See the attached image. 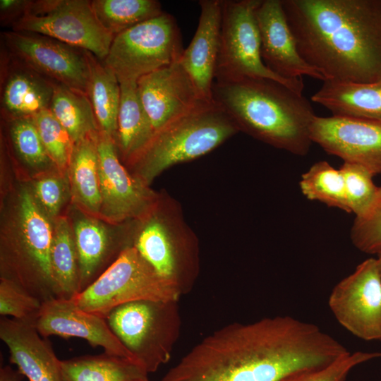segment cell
I'll list each match as a JSON object with an SVG mask.
<instances>
[{
	"label": "cell",
	"mask_w": 381,
	"mask_h": 381,
	"mask_svg": "<svg viewBox=\"0 0 381 381\" xmlns=\"http://www.w3.org/2000/svg\"><path fill=\"white\" fill-rule=\"evenodd\" d=\"M350 237L353 246L363 253L377 254L381 251V186L373 211L365 218H355Z\"/></svg>",
	"instance_id": "8d00e7d4"
},
{
	"label": "cell",
	"mask_w": 381,
	"mask_h": 381,
	"mask_svg": "<svg viewBox=\"0 0 381 381\" xmlns=\"http://www.w3.org/2000/svg\"><path fill=\"white\" fill-rule=\"evenodd\" d=\"M178 301H133L115 308L106 318L115 336L147 373L169 361L179 338Z\"/></svg>",
	"instance_id": "5b68a950"
},
{
	"label": "cell",
	"mask_w": 381,
	"mask_h": 381,
	"mask_svg": "<svg viewBox=\"0 0 381 381\" xmlns=\"http://www.w3.org/2000/svg\"><path fill=\"white\" fill-rule=\"evenodd\" d=\"M32 195L47 216L56 217L65 200L66 183L59 176L40 178L34 183Z\"/></svg>",
	"instance_id": "74e56055"
},
{
	"label": "cell",
	"mask_w": 381,
	"mask_h": 381,
	"mask_svg": "<svg viewBox=\"0 0 381 381\" xmlns=\"http://www.w3.org/2000/svg\"><path fill=\"white\" fill-rule=\"evenodd\" d=\"M42 302L16 283L5 279L0 280V315L35 323Z\"/></svg>",
	"instance_id": "e575fe53"
},
{
	"label": "cell",
	"mask_w": 381,
	"mask_h": 381,
	"mask_svg": "<svg viewBox=\"0 0 381 381\" xmlns=\"http://www.w3.org/2000/svg\"><path fill=\"white\" fill-rule=\"evenodd\" d=\"M121 102L115 143L122 157L130 162L155 135L152 123L140 101L137 83H119Z\"/></svg>",
	"instance_id": "d4e9b609"
},
{
	"label": "cell",
	"mask_w": 381,
	"mask_h": 381,
	"mask_svg": "<svg viewBox=\"0 0 381 381\" xmlns=\"http://www.w3.org/2000/svg\"><path fill=\"white\" fill-rule=\"evenodd\" d=\"M1 49L42 76L87 95L86 50L46 35L21 31L1 34Z\"/></svg>",
	"instance_id": "8fae6325"
},
{
	"label": "cell",
	"mask_w": 381,
	"mask_h": 381,
	"mask_svg": "<svg viewBox=\"0 0 381 381\" xmlns=\"http://www.w3.org/2000/svg\"><path fill=\"white\" fill-rule=\"evenodd\" d=\"M97 143L102 196L100 215L113 222L144 217L155 203V193L121 164L113 138L99 131Z\"/></svg>",
	"instance_id": "4fadbf2b"
},
{
	"label": "cell",
	"mask_w": 381,
	"mask_h": 381,
	"mask_svg": "<svg viewBox=\"0 0 381 381\" xmlns=\"http://www.w3.org/2000/svg\"><path fill=\"white\" fill-rule=\"evenodd\" d=\"M146 381H150L149 380H146Z\"/></svg>",
	"instance_id": "b9f144b4"
},
{
	"label": "cell",
	"mask_w": 381,
	"mask_h": 381,
	"mask_svg": "<svg viewBox=\"0 0 381 381\" xmlns=\"http://www.w3.org/2000/svg\"><path fill=\"white\" fill-rule=\"evenodd\" d=\"M376 263L380 274L381 275V251L377 254Z\"/></svg>",
	"instance_id": "60d3db41"
},
{
	"label": "cell",
	"mask_w": 381,
	"mask_h": 381,
	"mask_svg": "<svg viewBox=\"0 0 381 381\" xmlns=\"http://www.w3.org/2000/svg\"><path fill=\"white\" fill-rule=\"evenodd\" d=\"M178 289L159 277L134 246L73 301L82 310L106 319L115 308L137 301H179Z\"/></svg>",
	"instance_id": "52a82bcc"
},
{
	"label": "cell",
	"mask_w": 381,
	"mask_h": 381,
	"mask_svg": "<svg viewBox=\"0 0 381 381\" xmlns=\"http://www.w3.org/2000/svg\"><path fill=\"white\" fill-rule=\"evenodd\" d=\"M282 3L300 55L325 80L381 79V0Z\"/></svg>",
	"instance_id": "7a4b0ae2"
},
{
	"label": "cell",
	"mask_w": 381,
	"mask_h": 381,
	"mask_svg": "<svg viewBox=\"0 0 381 381\" xmlns=\"http://www.w3.org/2000/svg\"><path fill=\"white\" fill-rule=\"evenodd\" d=\"M133 246L157 274L173 284L181 296L190 292L195 276L190 257L162 220L153 217L147 221L135 237Z\"/></svg>",
	"instance_id": "ffe728a7"
},
{
	"label": "cell",
	"mask_w": 381,
	"mask_h": 381,
	"mask_svg": "<svg viewBox=\"0 0 381 381\" xmlns=\"http://www.w3.org/2000/svg\"><path fill=\"white\" fill-rule=\"evenodd\" d=\"M49 110L74 143L99 130L87 95L62 84L55 85Z\"/></svg>",
	"instance_id": "f1b7e54d"
},
{
	"label": "cell",
	"mask_w": 381,
	"mask_h": 381,
	"mask_svg": "<svg viewBox=\"0 0 381 381\" xmlns=\"http://www.w3.org/2000/svg\"><path fill=\"white\" fill-rule=\"evenodd\" d=\"M310 135L326 152L381 174V119L358 117L313 118Z\"/></svg>",
	"instance_id": "5bb4252c"
},
{
	"label": "cell",
	"mask_w": 381,
	"mask_h": 381,
	"mask_svg": "<svg viewBox=\"0 0 381 381\" xmlns=\"http://www.w3.org/2000/svg\"><path fill=\"white\" fill-rule=\"evenodd\" d=\"M261 0L223 1L219 49L214 80L263 78L302 93L303 80H289L264 64L255 11Z\"/></svg>",
	"instance_id": "9c48e42d"
},
{
	"label": "cell",
	"mask_w": 381,
	"mask_h": 381,
	"mask_svg": "<svg viewBox=\"0 0 381 381\" xmlns=\"http://www.w3.org/2000/svg\"><path fill=\"white\" fill-rule=\"evenodd\" d=\"M255 16L260 35L261 57L270 70L292 81L302 79L303 75L325 80L322 74L300 55L282 0H261Z\"/></svg>",
	"instance_id": "e0dca14e"
},
{
	"label": "cell",
	"mask_w": 381,
	"mask_h": 381,
	"mask_svg": "<svg viewBox=\"0 0 381 381\" xmlns=\"http://www.w3.org/2000/svg\"><path fill=\"white\" fill-rule=\"evenodd\" d=\"M20 231L15 243L6 246L1 256V279L10 280L42 303L57 298L50 262L53 229L32 194L19 195Z\"/></svg>",
	"instance_id": "8992f818"
},
{
	"label": "cell",
	"mask_w": 381,
	"mask_h": 381,
	"mask_svg": "<svg viewBox=\"0 0 381 381\" xmlns=\"http://www.w3.org/2000/svg\"><path fill=\"white\" fill-rule=\"evenodd\" d=\"M62 381H146L147 373L138 363L104 352L60 361Z\"/></svg>",
	"instance_id": "484cf974"
},
{
	"label": "cell",
	"mask_w": 381,
	"mask_h": 381,
	"mask_svg": "<svg viewBox=\"0 0 381 381\" xmlns=\"http://www.w3.org/2000/svg\"><path fill=\"white\" fill-rule=\"evenodd\" d=\"M55 85L1 49L0 106L4 120L32 118L49 109Z\"/></svg>",
	"instance_id": "ac0fdd59"
},
{
	"label": "cell",
	"mask_w": 381,
	"mask_h": 381,
	"mask_svg": "<svg viewBox=\"0 0 381 381\" xmlns=\"http://www.w3.org/2000/svg\"><path fill=\"white\" fill-rule=\"evenodd\" d=\"M34 325L42 337L80 338L92 347H102L107 353L137 362L113 333L106 319L82 310L73 299L43 302Z\"/></svg>",
	"instance_id": "2e32d148"
},
{
	"label": "cell",
	"mask_w": 381,
	"mask_h": 381,
	"mask_svg": "<svg viewBox=\"0 0 381 381\" xmlns=\"http://www.w3.org/2000/svg\"><path fill=\"white\" fill-rule=\"evenodd\" d=\"M238 131L232 120L212 102L157 131L129 163L135 176L148 186L164 170L208 153Z\"/></svg>",
	"instance_id": "277c9868"
},
{
	"label": "cell",
	"mask_w": 381,
	"mask_h": 381,
	"mask_svg": "<svg viewBox=\"0 0 381 381\" xmlns=\"http://www.w3.org/2000/svg\"><path fill=\"white\" fill-rule=\"evenodd\" d=\"M299 186L307 199L350 213L343 174L327 162L319 161L313 164L302 174Z\"/></svg>",
	"instance_id": "4dcf8cb0"
},
{
	"label": "cell",
	"mask_w": 381,
	"mask_h": 381,
	"mask_svg": "<svg viewBox=\"0 0 381 381\" xmlns=\"http://www.w3.org/2000/svg\"><path fill=\"white\" fill-rule=\"evenodd\" d=\"M13 150L29 167L44 169L54 164L40 138L32 118L6 119Z\"/></svg>",
	"instance_id": "d6a6232c"
},
{
	"label": "cell",
	"mask_w": 381,
	"mask_h": 381,
	"mask_svg": "<svg viewBox=\"0 0 381 381\" xmlns=\"http://www.w3.org/2000/svg\"><path fill=\"white\" fill-rule=\"evenodd\" d=\"M343 174L347 205L356 219L370 214L378 198L379 186L373 181L374 175L361 165L344 162L339 169Z\"/></svg>",
	"instance_id": "1f68e13d"
},
{
	"label": "cell",
	"mask_w": 381,
	"mask_h": 381,
	"mask_svg": "<svg viewBox=\"0 0 381 381\" xmlns=\"http://www.w3.org/2000/svg\"><path fill=\"white\" fill-rule=\"evenodd\" d=\"M89 65L87 95L99 131L115 141L121 102V87L115 73L102 61L86 51Z\"/></svg>",
	"instance_id": "4316f807"
},
{
	"label": "cell",
	"mask_w": 381,
	"mask_h": 381,
	"mask_svg": "<svg viewBox=\"0 0 381 381\" xmlns=\"http://www.w3.org/2000/svg\"><path fill=\"white\" fill-rule=\"evenodd\" d=\"M98 131L74 143L68 171L74 202L87 212L99 215L102 196L97 143Z\"/></svg>",
	"instance_id": "cb8c5ba5"
},
{
	"label": "cell",
	"mask_w": 381,
	"mask_h": 381,
	"mask_svg": "<svg viewBox=\"0 0 381 381\" xmlns=\"http://www.w3.org/2000/svg\"><path fill=\"white\" fill-rule=\"evenodd\" d=\"M183 51L176 19L163 12L115 35L102 61L119 83H137L143 75L179 61Z\"/></svg>",
	"instance_id": "ba28073f"
},
{
	"label": "cell",
	"mask_w": 381,
	"mask_h": 381,
	"mask_svg": "<svg viewBox=\"0 0 381 381\" xmlns=\"http://www.w3.org/2000/svg\"><path fill=\"white\" fill-rule=\"evenodd\" d=\"M23 376L19 370H16L8 365L0 369V381H22Z\"/></svg>",
	"instance_id": "ab89813d"
},
{
	"label": "cell",
	"mask_w": 381,
	"mask_h": 381,
	"mask_svg": "<svg viewBox=\"0 0 381 381\" xmlns=\"http://www.w3.org/2000/svg\"><path fill=\"white\" fill-rule=\"evenodd\" d=\"M381 358V351L348 353L323 368L301 371L281 381H346L355 367L370 360Z\"/></svg>",
	"instance_id": "d590c367"
},
{
	"label": "cell",
	"mask_w": 381,
	"mask_h": 381,
	"mask_svg": "<svg viewBox=\"0 0 381 381\" xmlns=\"http://www.w3.org/2000/svg\"><path fill=\"white\" fill-rule=\"evenodd\" d=\"M349 352L317 325L278 315L214 331L161 381H281L327 366Z\"/></svg>",
	"instance_id": "6da1fadb"
},
{
	"label": "cell",
	"mask_w": 381,
	"mask_h": 381,
	"mask_svg": "<svg viewBox=\"0 0 381 381\" xmlns=\"http://www.w3.org/2000/svg\"><path fill=\"white\" fill-rule=\"evenodd\" d=\"M337 321L365 341L381 340V275L376 259L360 263L338 282L328 299Z\"/></svg>",
	"instance_id": "7c38bea8"
},
{
	"label": "cell",
	"mask_w": 381,
	"mask_h": 381,
	"mask_svg": "<svg viewBox=\"0 0 381 381\" xmlns=\"http://www.w3.org/2000/svg\"><path fill=\"white\" fill-rule=\"evenodd\" d=\"M91 5L101 25L114 36L164 12L155 0H93Z\"/></svg>",
	"instance_id": "f546056e"
},
{
	"label": "cell",
	"mask_w": 381,
	"mask_h": 381,
	"mask_svg": "<svg viewBox=\"0 0 381 381\" xmlns=\"http://www.w3.org/2000/svg\"><path fill=\"white\" fill-rule=\"evenodd\" d=\"M33 1L1 0L0 22L1 26H13L22 18L30 9Z\"/></svg>",
	"instance_id": "f35d334b"
},
{
	"label": "cell",
	"mask_w": 381,
	"mask_h": 381,
	"mask_svg": "<svg viewBox=\"0 0 381 381\" xmlns=\"http://www.w3.org/2000/svg\"><path fill=\"white\" fill-rule=\"evenodd\" d=\"M50 262L57 298L71 299L80 292L79 259L73 231L65 217L53 228Z\"/></svg>",
	"instance_id": "83f0119b"
},
{
	"label": "cell",
	"mask_w": 381,
	"mask_h": 381,
	"mask_svg": "<svg viewBox=\"0 0 381 381\" xmlns=\"http://www.w3.org/2000/svg\"><path fill=\"white\" fill-rule=\"evenodd\" d=\"M44 147L61 172L68 171L74 143L51 111L46 109L32 117Z\"/></svg>",
	"instance_id": "836d02e7"
},
{
	"label": "cell",
	"mask_w": 381,
	"mask_h": 381,
	"mask_svg": "<svg viewBox=\"0 0 381 381\" xmlns=\"http://www.w3.org/2000/svg\"><path fill=\"white\" fill-rule=\"evenodd\" d=\"M137 88L155 133L212 102L200 95L180 60L143 75L137 81Z\"/></svg>",
	"instance_id": "9a60e30c"
},
{
	"label": "cell",
	"mask_w": 381,
	"mask_h": 381,
	"mask_svg": "<svg viewBox=\"0 0 381 381\" xmlns=\"http://www.w3.org/2000/svg\"><path fill=\"white\" fill-rule=\"evenodd\" d=\"M0 338L9 350L11 362L29 381H62L61 361L34 323L1 316Z\"/></svg>",
	"instance_id": "d6986e66"
},
{
	"label": "cell",
	"mask_w": 381,
	"mask_h": 381,
	"mask_svg": "<svg viewBox=\"0 0 381 381\" xmlns=\"http://www.w3.org/2000/svg\"><path fill=\"white\" fill-rule=\"evenodd\" d=\"M78 250L80 292L90 286L120 255L106 227L98 220L82 217L74 224Z\"/></svg>",
	"instance_id": "603a6c76"
},
{
	"label": "cell",
	"mask_w": 381,
	"mask_h": 381,
	"mask_svg": "<svg viewBox=\"0 0 381 381\" xmlns=\"http://www.w3.org/2000/svg\"><path fill=\"white\" fill-rule=\"evenodd\" d=\"M11 30L48 36L86 50L101 61L114 37L101 25L88 0L33 1Z\"/></svg>",
	"instance_id": "30bf717a"
},
{
	"label": "cell",
	"mask_w": 381,
	"mask_h": 381,
	"mask_svg": "<svg viewBox=\"0 0 381 381\" xmlns=\"http://www.w3.org/2000/svg\"><path fill=\"white\" fill-rule=\"evenodd\" d=\"M222 1L202 0L195 35L184 49L180 62L200 95L212 102V90L219 49Z\"/></svg>",
	"instance_id": "44dd1931"
},
{
	"label": "cell",
	"mask_w": 381,
	"mask_h": 381,
	"mask_svg": "<svg viewBox=\"0 0 381 381\" xmlns=\"http://www.w3.org/2000/svg\"><path fill=\"white\" fill-rule=\"evenodd\" d=\"M311 100L332 115L381 119V79L370 83L325 80Z\"/></svg>",
	"instance_id": "7402d4cb"
},
{
	"label": "cell",
	"mask_w": 381,
	"mask_h": 381,
	"mask_svg": "<svg viewBox=\"0 0 381 381\" xmlns=\"http://www.w3.org/2000/svg\"><path fill=\"white\" fill-rule=\"evenodd\" d=\"M212 99L238 130L295 155L308 153L315 114L302 93L272 79L243 78L214 80Z\"/></svg>",
	"instance_id": "3957f363"
}]
</instances>
